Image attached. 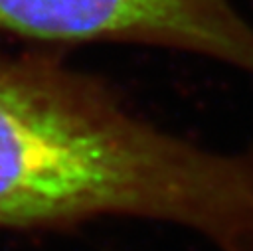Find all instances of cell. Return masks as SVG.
Masks as SVG:
<instances>
[{"mask_svg": "<svg viewBox=\"0 0 253 251\" xmlns=\"http://www.w3.org/2000/svg\"><path fill=\"white\" fill-rule=\"evenodd\" d=\"M0 32L47 43H138L253 75V24L231 0H0Z\"/></svg>", "mask_w": 253, "mask_h": 251, "instance_id": "cell-1", "label": "cell"}]
</instances>
